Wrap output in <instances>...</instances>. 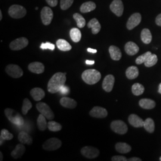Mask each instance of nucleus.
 I'll list each match as a JSON object with an SVG mask.
<instances>
[{
  "instance_id": "7",
  "label": "nucleus",
  "mask_w": 161,
  "mask_h": 161,
  "mask_svg": "<svg viewBox=\"0 0 161 161\" xmlns=\"http://www.w3.org/2000/svg\"><path fill=\"white\" fill-rule=\"evenodd\" d=\"M110 128L113 131L120 135H124L128 131L127 124L121 120L113 121L110 124Z\"/></svg>"
},
{
  "instance_id": "23",
  "label": "nucleus",
  "mask_w": 161,
  "mask_h": 161,
  "mask_svg": "<svg viewBox=\"0 0 161 161\" xmlns=\"http://www.w3.org/2000/svg\"><path fill=\"white\" fill-rule=\"evenodd\" d=\"M88 28L92 29V32L94 35L97 34L101 30V25L96 18L92 19L87 25Z\"/></svg>"
},
{
  "instance_id": "48",
  "label": "nucleus",
  "mask_w": 161,
  "mask_h": 161,
  "mask_svg": "<svg viewBox=\"0 0 161 161\" xmlns=\"http://www.w3.org/2000/svg\"><path fill=\"white\" fill-rule=\"evenodd\" d=\"M87 51L89 52V53H96L97 52V50H96V49H92V48H87Z\"/></svg>"
},
{
  "instance_id": "4",
  "label": "nucleus",
  "mask_w": 161,
  "mask_h": 161,
  "mask_svg": "<svg viewBox=\"0 0 161 161\" xmlns=\"http://www.w3.org/2000/svg\"><path fill=\"white\" fill-rule=\"evenodd\" d=\"M8 14L13 19H21L26 14V10L23 6L14 4L9 8Z\"/></svg>"
},
{
  "instance_id": "2",
  "label": "nucleus",
  "mask_w": 161,
  "mask_h": 161,
  "mask_svg": "<svg viewBox=\"0 0 161 161\" xmlns=\"http://www.w3.org/2000/svg\"><path fill=\"white\" fill-rule=\"evenodd\" d=\"M101 78V74L96 69H87L82 74V80L88 85L96 84Z\"/></svg>"
},
{
  "instance_id": "31",
  "label": "nucleus",
  "mask_w": 161,
  "mask_h": 161,
  "mask_svg": "<svg viewBox=\"0 0 161 161\" xmlns=\"http://www.w3.org/2000/svg\"><path fill=\"white\" fill-rule=\"evenodd\" d=\"M46 117L42 114L38 116L37 118V125L38 129L41 131H44L48 128V124L47 123L46 120Z\"/></svg>"
},
{
  "instance_id": "30",
  "label": "nucleus",
  "mask_w": 161,
  "mask_h": 161,
  "mask_svg": "<svg viewBox=\"0 0 161 161\" xmlns=\"http://www.w3.org/2000/svg\"><path fill=\"white\" fill-rule=\"evenodd\" d=\"M141 39L143 42L146 44H149L152 40V35L149 29L145 28L141 32Z\"/></svg>"
},
{
  "instance_id": "34",
  "label": "nucleus",
  "mask_w": 161,
  "mask_h": 161,
  "mask_svg": "<svg viewBox=\"0 0 161 161\" xmlns=\"http://www.w3.org/2000/svg\"><path fill=\"white\" fill-rule=\"evenodd\" d=\"M144 92V87L140 83H135L132 86V94L135 96H140Z\"/></svg>"
},
{
  "instance_id": "11",
  "label": "nucleus",
  "mask_w": 161,
  "mask_h": 161,
  "mask_svg": "<svg viewBox=\"0 0 161 161\" xmlns=\"http://www.w3.org/2000/svg\"><path fill=\"white\" fill-rule=\"evenodd\" d=\"M41 18L44 25H49L53 18V12L48 7H44L41 12Z\"/></svg>"
},
{
  "instance_id": "8",
  "label": "nucleus",
  "mask_w": 161,
  "mask_h": 161,
  "mask_svg": "<svg viewBox=\"0 0 161 161\" xmlns=\"http://www.w3.org/2000/svg\"><path fill=\"white\" fill-rule=\"evenodd\" d=\"M6 73L14 78H20L23 75V70L17 64H10L6 66Z\"/></svg>"
},
{
  "instance_id": "36",
  "label": "nucleus",
  "mask_w": 161,
  "mask_h": 161,
  "mask_svg": "<svg viewBox=\"0 0 161 161\" xmlns=\"http://www.w3.org/2000/svg\"><path fill=\"white\" fill-rule=\"evenodd\" d=\"M13 138V135L9 132L6 129H3L1 131V135H0V139H1V143L0 145H2L3 141L4 140H11Z\"/></svg>"
},
{
  "instance_id": "25",
  "label": "nucleus",
  "mask_w": 161,
  "mask_h": 161,
  "mask_svg": "<svg viewBox=\"0 0 161 161\" xmlns=\"http://www.w3.org/2000/svg\"><path fill=\"white\" fill-rule=\"evenodd\" d=\"M19 141L22 144L31 145L33 142L32 137L25 131H21L18 135Z\"/></svg>"
},
{
  "instance_id": "29",
  "label": "nucleus",
  "mask_w": 161,
  "mask_h": 161,
  "mask_svg": "<svg viewBox=\"0 0 161 161\" xmlns=\"http://www.w3.org/2000/svg\"><path fill=\"white\" fill-rule=\"evenodd\" d=\"M58 48L63 52L70 51L72 49V46L68 41L64 39H59L56 42Z\"/></svg>"
},
{
  "instance_id": "10",
  "label": "nucleus",
  "mask_w": 161,
  "mask_h": 161,
  "mask_svg": "<svg viewBox=\"0 0 161 161\" xmlns=\"http://www.w3.org/2000/svg\"><path fill=\"white\" fill-rule=\"evenodd\" d=\"M80 153L88 159H94L98 157L100 152L97 148L92 146H85L80 150Z\"/></svg>"
},
{
  "instance_id": "13",
  "label": "nucleus",
  "mask_w": 161,
  "mask_h": 161,
  "mask_svg": "<svg viewBox=\"0 0 161 161\" xmlns=\"http://www.w3.org/2000/svg\"><path fill=\"white\" fill-rule=\"evenodd\" d=\"M110 9L118 17H120L124 12V5L121 0H114L110 5Z\"/></svg>"
},
{
  "instance_id": "18",
  "label": "nucleus",
  "mask_w": 161,
  "mask_h": 161,
  "mask_svg": "<svg viewBox=\"0 0 161 161\" xmlns=\"http://www.w3.org/2000/svg\"><path fill=\"white\" fill-rule=\"evenodd\" d=\"M125 51L127 54L130 56H134L139 52L138 46L132 41H129L125 46Z\"/></svg>"
},
{
  "instance_id": "24",
  "label": "nucleus",
  "mask_w": 161,
  "mask_h": 161,
  "mask_svg": "<svg viewBox=\"0 0 161 161\" xmlns=\"http://www.w3.org/2000/svg\"><path fill=\"white\" fill-rule=\"evenodd\" d=\"M110 58L114 60H119L122 58V53L120 49L115 46H111L109 48Z\"/></svg>"
},
{
  "instance_id": "22",
  "label": "nucleus",
  "mask_w": 161,
  "mask_h": 161,
  "mask_svg": "<svg viewBox=\"0 0 161 161\" xmlns=\"http://www.w3.org/2000/svg\"><path fill=\"white\" fill-rule=\"evenodd\" d=\"M140 106L144 109H152L156 106V103L153 100L143 98L139 101Z\"/></svg>"
},
{
  "instance_id": "32",
  "label": "nucleus",
  "mask_w": 161,
  "mask_h": 161,
  "mask_svg": "<svg viewBox=\"0 0 161 161\" xmlns=\"http://www.w3.org/2000/svg\"><path fill=\"white\" fill-rule=\"evenodd\" d=\"M70 36L74 42H78L81 39V32L78 28H72L70 31Z\"/></svg>"
},
{
  "instance_id": "3",
  "label": "nucleus",
  "mask_w": 161,
  "mask_h": 161,
  "mask_svg": "<svg viewBox=\"0 0 161 161\" xmlns=\"http://www.w3.org/2000/svg\"><path fill=\"white\" fill-rule=\"evenodd\" d=\"M4 112L6 117L13 124L16 125H22L24 124L23 117L14 110L7 108L5 109Z\"/></svg>"
},
{
  "instance_id": "50",
  "label": "nucleus",
  "mask_w": 161,
  "mask_h": 161,
  "mask_svg": "<svg viewBox=\"0 0 161 161\" xmlns=\"http://www.w3.org/2000/svg\"><path fill=\"white\" fill-rule=\"evenodd\" d=\"M3 160V153L1 152H0V161H2Z\"/></svg>"
},
{
  "instance_id": "42",
  "label": "nucleus",
  "mask_w": 161,
  "mask_h": 161,
  "mask_svg": "<svg viewBox=\"0 0 161 161\" xmlns=\"http://www.w3.org/2000/svg\"><path fill=\"white\" fill-rule=\"evenodd\" d=\"M40 48L42 50L49 49L51 50H54L55 48V46L52 43L47 42L46 43H42L41 45Z\"/></svg>"
},
{
  "instance_id": "9",
  "label": "nucleus",
  "mask_w": 161,
  "mask_h": 161,
  "mask_svg": "<svg viewBox=\"0 0 161 161\" xmlns=\"http://www.w3.org/2000/svg\"><path fill=\"white\" fill-rule=\"evenodd\" d=\"M28 44L29 41L26 38L21 37L16 39L15 40L13 41L10 44V48L12 50L18 51L28 46Z\"/></svg>"
},
{
  "instance_id": "39",
  "label": "nucleus",
  "mask_w": 161,
  "mask_h": 161,
  "mask_svg": "<svg viewBox=\"0 0 161 161\" xmlns=\"http://www.w3.org/2000/svg\"><path fill=\"white\" fill-rule=\"evenodd\" d=\"M32 108V104L28 98H26L23 100L22 112L23 115H26L29 110Z\"/></svg>"
},
{
  "instance_id": "19",
  "label": "nucleus",
  "mask_w": 161,
  "mask_h": 161,
  "mask_svg": "<svg viewBox=\"0 0 161 161\" xmlns=\"http://www.w3.org/2000/svg\"><path fill=\"white\" fill-rule=\"evenodd\" d=\"M60 103L64 108L68 109H75L77 106V102L75 100L67 97L62 98L60 100Z\"/></svg>"
},
{
  "instance_id": "43",
  "label": "nucleus",
  "mask_w": 161,
  "mask_h": 161,
  "mask_svg": "<svg viewBox=\"0 0 161 161\" xmlns=\"http://www.w3.org/2000/svg\"><path fill=\"white\" fill-rule=\"evenodd\" d=\"M112 161H128L127 158L124 156H114L112 158Z\"/></svg>"
},
{
  "instance_id": "33",
  "label": "nucleus",
  "mask_w": 161,
  "mask_h": 161,
  "mask_svg": "<svg viewBox=\"0 0 161 161\" xmlns=\"http://www.w3.org/2000/svg\"><path fill=\"white\" fill-rule=\"evenodd\" d=\"M144 129L149 133H153L155 131V123L151 118H147L144 122Z\"/></svg>"
},
{
  "instance_id": "45",
  "label": "nucleus",
  "mask_w": 161,
  "mask_h": 161,
  "mask_svg": "<svg viewBox=\"0 0 161 161\" xmlns=\"http://www.w3.org/2000/svg\"><path fill=\"white\" fill-rule=\"evenodd\" d=\"M47 4L51 7H56L58 5V0H46Z\"/></svg>"
},
{
  "instance_id": "47",
  "label": "nucleus",
  "mask_w": 161,
  "mask_h": 161,
  "mask_svg": "<svg viewBox=\"0 0 161 161\" xmlns=\"http://www.w3.org/2000/svg\"><path fill=\"white\" fill-rule=\"evenodd\" d=\"M128 161H141L142 159L138 158H136V157H133V158H131L130 159H128Z\"/></svg>"
},
{
  "instance_id": "52",
  "label": "nucleus",
  "mask_w": 161,
  "mask_h": 161,
  "mask_svg": "<svg viewBox=\"0 0 161 161\" xmlns=\"http://www.w3.org/2000/svg\"><path fill=\"white\" fill-rule=\"evenodd\" d=\"M2 19H3V14H2L1 10H0V20H1Z\"/></svg>"
},
{
  "instance_id": "40",
  "label": "nucleus",
  "mask_w": 161,
  "mask_h": 161,
  "mask_svg": "<svg viewBox=\"0 0 161 161\" xmlns=\"http://www.w3.org/2000/svg\"><path fill=\"white\" fill-rule=\"evenodd\" d=\"M152 53L150 52H147L144 53L143 54L138 56L136 60V63L137 64H144V62L147 60V59L149 57Z\"/></svg>"
},
{
  "instance_id": "21",
  "label": "nucleus",
  "mask_w": 161,
  "mask_h": 161,
  "mask_svg": "<svg viewBox=\"0 0 161 161\" xmlns=\"http://www.w3.org/2000/svg\"><path fill=\"white\" fill-rule=\"evenodd\" d=\"M26 151V148L23 144H18L16 146L15 149L11 153V155L14 159H18L23 155Z\"/></svg>"
},
{
  "instance_id": "20",
  "label": "nucleus",
  "mask_w": 161,
  "mask_h": 161,
  "mask_svg": "<svg viewBox=\"0 0 161 161\" xmlns=\"http://www.w3.org/2000/svg\"><path fill=\"white\" fill-rule=\"evenodd\" d=\"M30 94L34 98V100L37 102L41 100L46 96L44 91L42 88L38 87H36L32 89L31 90Z\"/></svg>"
},
{
  "instance_id": "16",
  "label": "nucleus",
  "mask_w": 161,
  "mask_h": 161,
  "mask_svg": "<svg viewBox=\"0 0 161 161\" xmlns=\"http://www.w3.org/2000/svg\"><path fill=\"white\" fill-rule=\"evenodd\" d=\"M28 69L32 73L36 74H41L44 72V65L41 62H35L30 64L28 66Z\"/></svg>"
},
{
  "instance_id": "37",
  "label": "nucleus",
  "mask_w": 161,
  "mask_h": 161,
  "mask_svg": "<svg viewBox=\"0 0 161 161\" xmlns=\"http://www.w3.org/2000/svg\"><path fill=\"white\" fill-rule=\"evenodd\" d=\"M158 62V57L155 54H152L147 60L144 62V65L147 68H150L155 65Z\"/></svg>"
},
{
  "instance_id": "5",
  "label": "nucleus",
  "mask_w": 161,
  "mask_h": 161,
  "mask_svg": "<svg viewBox=\"0 0 161 161\" xmlns=\"http://www.w3.org/2000/svg\"><path fill=\"white\" fill-rule=\"evenodd\" d=\"M36 108L41 114L44 115L47 119L52 120L54 119V114L47 104L44 102H39L36 104Z\"/></svg>"
},
{
  "instance_id": "26",
  "label": "nucleus",
  "mask_w": 161,
  "mask_h": 161,
  "mask_svg": "<svg viewBox=\"0 0 161 161\" xmlns=\"http://www.w3.org/2000/svg\"><path fill=\"white\" fill-rule=\"evenodd\" d=\"M125 75L127 78H128L129 80H134L138 77L139 70L136 66H132L127 68Z\"/></svg>"
},
{
  "instance_id": "41",
  "label": "nucleus",
  "mask_w": 161,
  "mask_h": 161,
  "mask_svg": "<svg viewBox=\"0 0 161 161\" xmlns=\"http://www.w3.org/2000/svg\"><path fill=\"white\" fill-rule=\"evenodd\" d=\"M74 0H60V7L62 10H66L72 5Z\"/></svg>"
},
{
  "instance_id": "6",
  "label": "nucleus",
  "mask_w": 161,
  "mask_h": 161,
  "mask_svg": "<svg viewBox=\"0 0 161 161\" xmlns=\"http://www.w3.org/2000/svg\"><path fill=\"white\" fill-rule=\"evenodd\" d=\"M62 142L58 138H51L47 140L42 144L43 149L47 151H54L62 146Z\"/></svg>"
},
{
  "instance_id": "14",
  "label": "nucleus",
  "mask_w": 161,
  "mask_h": 161,
  "mask_svg": "<svg viewBox=\"0 0 161 161\" xmlns=\"http://www.w3.org/2000/svg\"><path fill=\"white\" fill-rule=\"evenodd\" d=\"M108 115L107 110L100 106H95L90 112V115L93 118H104Z\"/></svg>"
},
{
  "instance_id": "17",
  "label": "nucleus",
  "mask_w": 161,
  "mask_h": 161,
  "mask_svg": "<svg viewBox=\"0 0 161 161\" xmlns=\"http://www.w3.org/2000/svg\"><path fill=\"white\" fill-rule=\"evenodd\" d=\"M128 122L131 125L135 128H140L143 127L144 122L138 115L131 114L128 117Z\"/></svg>"
},
{
  "instance_id": "44",
  "label": "nucleus",
  "mask_w": 161,
  "mask_h": 161,
  "mask_svg": "<svg viewBox=\"0 0 161 161\" xmlns=\"http://www.w3.org/2000/svg\"><path fill=\"white\" fill-rule=\"evenodd\" d=\"M69 92H70V89H69L68 86H62L59 92H60V94H64V95H66V94H69Z\"/></svg>"
},
{
  "instance_id": "53",
  "label": "nucleus",
  "mask_w": 161,
  "mask_h": 161,
  "mask_svg": "<svg viewBox=\"0 0 161 161\" xmlns=\"http://www.w3.org/2000/svg\"><path fill=\"white\" fill-rule=\"evenodd\" d=\"M35 9H36V10H38V7H36V8H35Z\"/></svg>"
},
{
  "instance_id": "27",
  "label": "nucleus",
  "mask_w": 161,
  "mask_h": 161,
  "mask_svg": "<svg viewBox=\"0 0 161 161\" xmlns=\"http://www.w3.org/2000/svg\"><path fill=\"white\" fill-rule=\"evenodd\" d=\"M96 5L92 1H88L83 3L80 7V12L83 13H86L92 12L96 9Z\"/></svg>"
},
{
  "instance_id": "51",
  "label": "nucleus",
  "mask_w": 161,
  "mask_h": 161,
  "mask_svg": "<svg viewBox=\"0 0 161 161\" xmlns=\"http://www.w3.org/2000/svg\"><path fill=\"white\" fill-rule=\"evenodd\" d=\"M158 92L161 94V83L159 84V87H158Z\"/></svg>"
},
{
  "instance_id": "38",
  "label": "nucleus",
  "mask_w": 161,
  "mask_h": 161,
  "mask_svg": "<svg viewBox=\"0 0 161 161\" xmlns=\"http://www.w3.org/2000/svg\"><path fill=\"white\" fill-rule=\"evenodd\" d=\"M48 128L50 131L53 132H58L62 130L61 124L55 121H50L48 123Z\"/></svg>"
},
{
  "instance_id": "1",
  "label": "nucleus",
  "mask_w": 161,
  "mask_h": 161,
  "mask_svg": "<svg viewBox=\"0 0 161 161\" xmlns=\"http://www.w3.org/2000/svg\"><path fill=\"white\" fill-rule=\"evenodd\" d=\"M66 75V73L58 72L53 75L48 82V92L52 94L59 92L60 88L65 84Z\"/></svg>"
},
{
  "instance_id": "28",
  "label": "nucleus",
  "mask_w": 161,
  "mask_h": 161,
  "mask_svg": "<svg viewBox=\"0 0 161 161\" xmlns=\"http://www.w3.org/2000/svg\"><path fill=\"white\" fill-rule=\"evenodd\" d=\"M115 149L117 152L121 153H127L131 150V147L125 143L119 142L115 145Z\"/></svg>"
},
{
  "instance_id": "35",
  "label": "nucleus",
  "mask_w": 161,
  "mask_h": 161,
  "mask_svg": "<svg viewBox=\"0 0 161 161\" xmlns=\"http://www.w3.org/2000/svg\"><path fill=\"white\" fill-rule=\"evenodd\" d=\"M73 17L75 19L77 24V26L79 28H83L85 26L86 23V20L82 15H80V14L75 13L73 15Z\"/></svg>"
},
{
  "instance_id": "15",
  "label": "nucleus",
  "mask_w": 161,
  "mask_h": 161,
  "mask_svg": "<svg viewBox=\"0 0 161 161\" xmlns=\"http://www.w3.org/2000/svg\"><path fill=\"white\" fill-rule=\"evenodd\" d=\"M115 83V77L112 75H107L104 79L102 83L103 89L105 92H112Z\"/></svg>"
},
{
  "instance_id": "12",
  "label": "nucleus",
  "mask_w": 161,
  "mask_h": 161,
  "mask_svg": "<svg viewBox=\"0 0 161 161\" xmlns=\"http://www.w3.org/2000/svg\"><path fill=\"white\" fill-rule=\"evenodd\" d=\"M142 21V16L139 13H136L128 19L127 23V28L128 30H132L140 23Z\"/></svg>"
},
{
  "instance_id": "54",
  "label": "nucleus",
  "mask_w": 161,
  "mask_h": 161,
  "mask_svg": "<svg viewBox=\"0 0 161 161\" xmlns=\"http://www.w3.org/2000/svg\"><path fill=\"white\" fill-rule=\"evenodd\" d=\"M159 160L161 161V156L160 157V158H159Z\"/></svg>"
},
{
  "instance_id": "46",
  "label": "nucleus",
  "mask_w": 161,
  "mask_h": 161,
  "mask_svg": "<svg viewBox=\"0 0 161 161\" xmlns=\"http://www.w3.org/2000/svg\"><path fill=\"white\" fill-rule=\"evenodd\" d=\"M155 22L157 25L161 26V13L156 18Z\"/></svg>"
},
{
  "instance_id": "49",
  "label": "nucleus",
  "mask_w": 161,
  "mask_h": 161,
  "mask_svg": "<svg viewBox=\"0 0 161 161\" xmlns=\"http://www.w3.org/2000/svg\"><path fill=\"white\" fill-rule=\"evenodd\" d=\"M95 63V62L94 61V60H86V64H90V65H92V64H94Z\"/></svg>"
}]
</instances>
